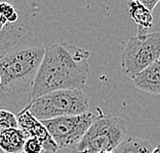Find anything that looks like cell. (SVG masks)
Masks as SVG:
<instances>
[{"label": "cell", "mask_w": 160, "mask_h": 153, "mask_svg": "<svg viewBox=\"0 0 160 153\" xmlns=\"http://www.w3.org/2000/svg\"><path fill=\"white\" fill-rule=\"evenodd\" d=\"M44 52L31 28L23 23L8 24L0 32V109L18 115L28 107Z\"/></svg>", "instance_id": "cell-1"}, {"label": "cell", "mask_w": 160, "mask_h": 153, "mask_svg": "<svg viewBox=\"0 0 160 153\" xmlns=\"http://www.w3.org/2000/svg\"><path fill=\"white\" fill-rule=\"evenodd\" d=\"M89 57L87 49L66 41L45 47L34 82L32 101L56 90L81 89L89 72Z\"/></svg>", "instance_id": "cell-2"}, {"label": "cell", "mask_w": 160, "mask_h": 153, "mask_svg": "<svg viewBox=\"0 0 160 153\" xmlns=\"http://www.w3.org/2000/svg\"><path fill=\"white\" fill-rule=\"evenodd\" d=\"M89 101L81 89H61L45 94L28 105L29 111L40 121L88 112Z\"/></svg>", "instance_id": "cell-3"}, {"label": "cell", "mask_w": 160, "mask_h": 153, "mask_svg": "<svg viewBox=\"0 0 160 153\" xmlns=\"http://www.w3.org/2000/svg\"><path fill=\"white\" fill-rule=\"evenodd\" d=\"M126 137L127 125L121 117L101 114L98 115L74 152H113Z\"/></svg>", "instance_id": "cell-4"}, {"label": "cell", "mask_w": 160, "mask_h": 153, "mask_svg": "<svg viewBox=\"0 0 160 153\" xmlns=\"http://www.w3.org/2000/svg\"><path fill=\"white\" fill-rule=\"evenodd\" d=\"M160 60V31L133 36L127 41L121 54L123 73L132 79Z\"/></svg>", "instance_id": "cell-5"}, {"label": "cell", "mask_w": 160, "mask_h": 153, "mask_svg": "<svg viewBox=\"0 0 160 153\" xmlns=\"http://www.w3.org/2000/svg\"><path fill=\"white\" fill-rule=\"evenodd\" d=\"M98 117L92 112L73 116H64L41 121L59 149H70L74 151L90 125Z\"/></svg>", "instance_id": "cell-6"}, {"label": "cell", "mask_w": 160, "mask_h": 153, "mask_svg": "<svg viewBox=\"0 0 160 153\" xmlns=\"http://www.w3.org/2000/svg\"><path fill=\"white\" fill-rule=\"evenodd\" d=\"M17 116L19 121V129L24 130L29 138H35L41 142L45 152L56 153L59 150V147L53 141L47 129L28 109L20 112Z\"/></svg>", "instance_id": "cell-7"}, {"label": "cell", "mask_w": 160, "mask_h": 153, "mask_svg": "<svg viewBox=\"0 0 160 153\" xmlns=\"http://www.w3.org/2000/svg\"><path fill=\"white\" fill-rule=\"evenodd\" d=\"M133 84L141 90L160 94V60L132 78Z\"/></svg>", "instance_id": "cell-8"}, {"label": "cell", "mask_w": 160, "mask_h": 153, "mask_svg": "<svg viewBox=\"0 0 160 153\" xmlns=\"http://www.w3.org/2000/svg\"><path fill=\"white\" fill-rule=\"evenodd\" d=\"M29 137L21 129H9L0 132V149L4 153H23Z\"/></svg>", "instance_id": "cell-9"}, {"label": "cell", "mask_w": 160, "mask_h": 153, "mask_svg": "<svg viewBox=\"0 0 160 153\" xmlns=\"http://www.w3.org/2000/svg\"><path fill=\"white\" fill-rule=\"evenodd\" d=\"M129 14L138 26V36H143L149 33L153 26V13L146 8L140 0H134L128 3Z\"/></svg>", "instance_id": "cell-10"}, {"label": "cell", "mask_w": 160, "mask_h": 153, "mask_svg": "<svg viewBox=\"0 0 160 153\" xmlns=\"http://www.w3.org/2000/svg\"><path fill=\"white\" fill-rule=\"evenodd\" d=\"M154 150L151 142L142 138L129 136L113 151L114 153H152Z\"/></svg>", "instance_id": "cell-11"}, {"label": "cell", "mask_w": 160, "mask_h": 153, "mask_svg": "<svg viewBox=\"0 0 160 153\" xmlns=\"http://www.w3.org/2000/svg\"><path fill=\"white\" fill-rule=\"evenodd\" d=\"M9 129H19L18 116L9 110L0 109V132Z\"/></svg>", "instance_id": "cell-12"}, {"label": "cell", "mask_w": 160, "mask_h": 153, "mask_svg": "<svg viewBox=\"0 0 160 153\" xmlns=\"http://www.w3.org/2000/svg\"><path fill=\"white\" fill-rule=\"evenodd\" d=\"M0 14L7 21V23L14 24L19 20V14L14 10V7L7 2L0 3Z\"/></svg>", "instance_id": "cell-13"}, {"label": "cell", "mask_w": 160, "mask_h": 153, "mask_svg": "<svg viewBox=\"0 0 160 153\" xmlns=\"http://www.w3.org/2000/svg\"><path fill=\"white\" fill-rule=\"evenodd\" d=\"M43 145L35 138H29L24 146L23 153H43Z\"/></svg>", "instance_id": "cell-14"}, {"label": "cell", "mask_w": 160, "mask_h": 153, "mask_svg": "<svg viewBox=\"0 0 160 153\" xmlns=\"http://www.w3.org/2000/svg\"><path fill=\"white\" fill-rule=\"evenodd\" d=\"M141 2L143 3V5L146 7V8H148L152 13H153L154 8L160 2V0H143V1H141Z\"/></svg>", "instance_id": "cell-15"}, {"label": "cell", "mask_w": 160, "mask_h": 153, "mask_svg": "<svg viewBox=\"0 0 160 153\" xmlns=\"http://www.w3.org/2000/svg\"><path fill=\"white\" fill-rule=\"evenodd\" d=\"M6 25H7V21L1 16V14H0V32L5 28Z\"/></svg>", "instance_id": "cell-16"}, {"label": "cell", "mask_w": 160, "mask_h": 153, "mask_svg": "<svg viewBox=\"0 0 160 153\" xmlns=\"http://www.w3.org/2000/svg\"><path fill=\"white\" fill-rule=\"evenodd\" d=\"M152 153H160V144L157 145V146L154 148V150L152 151Z\"/></svg>", "instance_id": "cell-17"}, {"label": "cell", "mask_w": 160, "mask_h": 153, "mask_svg": "<svg viewBox=\"0 0 160 153\" xmlns=\"http://www.w3.org/2000/svg\"><path fill=\"white\" fill-rule=\"evenodd\" d=\"M2 86V78H1V75H0V89H1Z\"/></svg>", "instance_id": "cell-18"}, {"label": "cell", "mask_w": 160, "mask_h": 153, "mask_svg": "<svg viewBox=\"0 0 160 153\" xmlns=\"http://www.w3.org/2000/svg\"><path fill=\"white\" fill-rule=\"evenodd\" d=\"M100 153H114V152H111V151H105V152H100Z\"/></svg>", "instance_id": "cell-19"}, {"label": "cell", "mask_w": 160, "mask_h": 153, "mask_svg": "<svg viewBox=\"0 0 160 153\" xmlns=\"http://www.w3.org/2000/svg\"><path fill=\"white\" fill-rule=\"evenodd\" d=\"M0 153H4V152H3V151L1 150V149H0Z\"/></svg>", "instance_id": "cell-20"}, {"label": "cell", "mask_w": 160, "mask_h": 153, "mask_svg": "<svg viewBox=\"0 0 160 153\" xmlns=\"http://www.w3.org/2000/svg\"><path fill=\"white\" fill-rule=\"evenodd\" d=\"M43 153H47V152H45V151H43Z\"/></svg>", "instance_id": "cell-21"}]
</instances>
